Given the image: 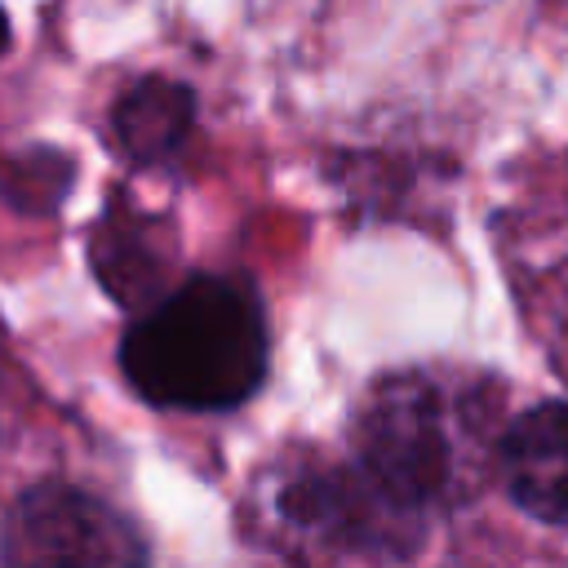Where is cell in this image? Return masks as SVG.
Listing matches in <instances>:
<instances>
[{
    "mask_svg": "<svg viewBox=\"0 0 568 568\" xmlns=\"http://www.w3.org/2000/svg\"><path fill=\"white\" fill-rule=\"evenodd\" d=\"M133 390L164 408H231L266 373V328L235 280L195 275L164 293L120 342Z\"/></svg>",
    "mask_w": 568,
    "mask_h": 568,
    "instance_id": "1",
    "label": "cell"
},
{
    "mask_svg": "<svg viewBox=\"0 0 568 568\" xmlns=\"http://www.w3.org/2000/svg\"><path fill=\"white\" fill-rule=\"evenodd\" d=\"M0 568H146V550L106 501L71 484H36L4 515Z\"/></svg>",
    "mask_w": 568,
    "mask_h": 568,
    "instance_id": "2",
    "label": "cell"
},
{
    "mask_svg": "<svg viewBox=\"0 0 568 568\" xmlns=\"http://www.w3.org/2000/svg\"><path fill=\"white\" fill-rule=\"evenodd\" d=\"M359 466L386 484L399 501L426 506L444 497L453 479V439L435 386L417 377H395L373 390L355 426Z\"/></svg>",
    "mask_w": 568,
    "mask_h": 568,
    "instance_id": "3",
    "label": "cell"
},
{
    "mask_svg": "<svg viewBox=\"0 0 568 568\" xmlns=\"http://www.w3.org/2000/svg\"><path fill=\"white\" fill-rule=\"evenodd\" d=\"M280 506L288 510V519L373 555H404L422 528V510L399 501L364 466L302 475L284 488Z\"/></svg>",
    "mask_w": 568,
    "mask_h": 568,
    "instance_id": "4",
    "label": "cell"
},
{
    "mask_svg": "<svg viewBox=\"0 0 568 568\" xmlns=\"http://www.w3.org/2000/svg\"><path fill=\"white\" fill-rule=\"evenodd\" d=\"M506 493L541 524H568V404H537L497 448Z\"/></svg>",
    "mask_w": 568,
    "mask_h": 568,
    "instance_id": "5",
    "label": "cell"
},
{
    "mask_svg": "<svg viewBox=\"0 0 568 568\" xmlns=\"http://www.w3.org/2000/svg\"><path fill=\"white\" fill-rule=\"evenodd\" d=\"M191 120H195L191 89L164 75H146L115 102L111 129L138 164H155V160H169L186 142Z\"/></svg>",
    "mask_w": 568,
    "mask_h": 568,
    "instance_id": "6",
    "label": "cell"
},
{
    "mask_svg": "<svg viewBox=\"0 0 568 568\" xmlns=\"http://www.w3.org/2000/svg\"><path fill=\"white\" fill-rule=\"evenodd\" d=\"M4 44H9V18H4V9H0V53H4Z\"/></svg>",
    "mask_w": 568,
    "mask_h": 568,
    "instance_id": "7",
    "label": "cell"
}]
</instances>
